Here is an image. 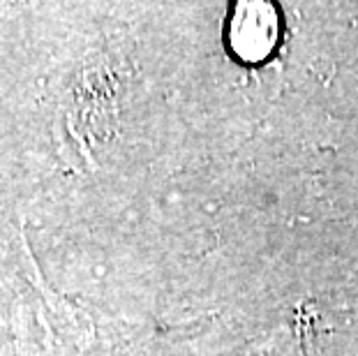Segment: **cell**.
<instances>
[{"mask_svg": "<svg viewBox=\"0 0 358 356\" xmlns=\"http://www.w3.org/2000/svg\"><path fill=\"white\" fill-rule=\"evenodd\" d=\"M280 40V14L275 5L264 0H245L234 7L227 24V42L245 63L266 60Z\"/></svg>", "mask_w": 358, "mask_h": 356, "instance_id": "obj_1", "label": "cell"}]
</instances>
